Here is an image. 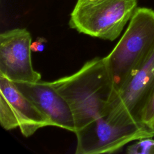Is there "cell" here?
<instances>
[{
    "instance_id": "6da1fadb",
    "label": "cell",
    "mask_w": 154,
    "mask_h": 154,
    "mask_svg": "<svg viewBox=\"0 0 154 154\" xmlns=\"http://www.w3.org/2000/svg\"><path fill=\"white\" fill-rule=\"evenodd\" d=\"M49 83L69 104L76 132L106 115L116 96L104 57H95L75 73Z\"/></svg>"
},
{
    "instance_id": "7a4b0ae2",
    "label": "cell",
    "mask_w": 154,
    "mask_h": 154,
    "mask_svg": "<svg viewBox=\"0 0 154 154\" xmlns=\"http://www.w3.org/2000/svg\"><path fill=\"white\" fill-rule=\"evenodd\" d=\"M154 52V11L137 8L129 25L105 62L116 94L121 91Z\"/></svg>"
},
{
    "instance_id": "3957f363",
    "label": "cell",
    "mask_w": 154,
    "mask_h": 154,
    "mask_svg": "<svg viewBox=\"0 0 154 154\" xmlns=\"http://www.w3.org/2000/svg\"><path fill=\"white\" fill-rule=\"evenodd\" d=\"M137 0H77L69 26L80 33L113 41L130 20Z\"/></svg>"
},
{
    "instance_id": "277c9868",
    "label": "cell",
    "mask_w": 154,
    "mask_h": 154,
    "mask_svg": "<svg viewBox=\"0 0 154 154\" xmlns=\"http://www.w3.org/2000/svg\"><path fill=\"white\" fill-rule=\"evenodd\" d=\"M76 154L111 153L135 140L154 137V131L142 123H126L105 115L75 132Z\"/></svg>"
},
{
    "instance_id": "5b68a950",
    "label": "cell",
    "mask_w": 154,
    "mask_h": 154,
    "mask_svg": "<svg viewBox=\"0 0 154 154\" xmlns=\"http://www.w3.org/2000/svg\"><path fill=\"white\" fill-rule=\"evenodd\" d=\"M0 123L5 130L19 127L29 137L38 129L54 126L43 114L16 87L14 82L0 75Z\"/></svg>"
},
{
    "instance_id": "8992f818",
    "label": "cell",
    "mask_w": 154,
    "mask_h": 154,
    "mask_svg": "<svg viewBox=\"0 0 154 154\" xmlns=\"http://www.w3.org/2000/svg\"><path fill=\"white\" fill-rule=\"evenodd\" d=\"M154 94V52L117 93L107 116L127 123H141V114Z\"/></svg>"
},
{
    "instance_id": "52a82bcc",
    "label": "cell",
    "mask_w": 154,
    "mask_h": 154,
    "mask_svg": "<svg viewBox=\"0 0 154 154\" xmlns=\"http://www.w3.org/2000/svg\"><path fill=\"white\" fill-rule=\"evenodd\" d=\"M30 32L25 28L7 30L0 35V75L13 82H35L41 75L31 61Z\"/></svg>"
},
{
    "instance_id": "ba28073f",
    "label": "cell",
    "mask_w": 154,
    "mask_h": 154,
    "mask_svg": "<svg viewBox=\"0 0 154 154\" xmlns=\"http://www.w3.org/2000/svg\"><path fill=\"white\" fill-rule=\"evenodd\" d=\"M16 87L52 122L54 126L76 132L70 106L49 82H14Z\"/></svg>"
},
{
    "instance_id": "9c48e42d",
    "label": "cell",
    "mask_w": 154,
    "mask_h": 154,
    "mask_svg": "<svg viewBox=\"0 0 154 154\" xmlns=\"http://www.w3.org/2000/svg\"><path fill=\"white\" fill-rule=\"evenodd\" d=\"M146 138L138 140L126 149L129 154H154V139Z\"/></svg>"
},
{
    "instance_id": "30bf717a",
    "label": "cell",
    "mask_w": 154,
    "mask_h": 154,
    "mask_svg": "<svg viewBox=\"0 0 154 154\" xmlns=\"http://www.w3.org/2000/svg\"><path fill=\"white\" fill-rule=\"evenodd\" d=\"M140 121L142 123L154 131V94L144 109Z\"/></svg>"
},
{
    "instance_id": "8fae6325",
    "label": "cell",
    "mask_w": 154,
    "mask_h": 154,
    "mask_svg": "<svg viewBox=\"0 0 154 154\" xmlns=\"http://www.w3.org/2000/svg\"><path fill=\"white\" fill-rule=\"evenodd\" d=\"M47 40L44 37H37L36 40L31 44V52H40L45 50Z\"/></svg>"
}]
</instances>
